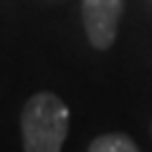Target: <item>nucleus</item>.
<instances>
[{"mask_svg":"<svg viewBox=\"0 0 152 152\" xmlns=\"http://www.w3.org/2000/svg\"><path fill=\"white\" fill-rule=\"evenodd\" d=\"M23 152H61L69 134V107L51 91H38L20 112Z\"/></svg>","mask_w":152,"mask_h":152,"instance_id":"obj_1","label":"nucleus"},{"mask_svg":"<svg viewBox=\"0 0 152 152\" xmlns=\"http://www.w3.org/2000/svg\"><path fill=\"white\" fill-rule=\"evenodd\" d=\"M122 10H124V0H81L84 31L96 51L112 48L119 31Z\"/></svg>","mask_w":152,"mask_h":152,"instance_id":"obj_2","label":"nucleus"},{"mask_svg":"<svg viewBox=\"0 0 152 152\" xmlns=\"http://www.w3.org/2000/svg\"><path fill=\"white\" fill-rule=\"evenodd\" d=\"M86 152H140L137 142L129 134H122V132H109L102 134L89 145Z\"/></svg>","mask_w":152,"mask_h":152,"instance_id":"obj_3","label":"nucleus"}]
</instances>
